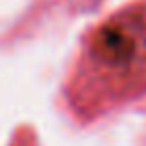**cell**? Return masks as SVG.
I'll return each mask as SVG.
<instances>
[{
    "instance_id": "obj_1",
    "label": "cell",
    "mask_w": 146,
    "mask_h": 146,
    "mask_svg": "<svg viewBox=\"0 0 146 146\" xmlns=\"http://www.w3.org/2000/svg\"><path fill=\"white\" fill-rule=\"evenodd\" d=\"M64 98L80 123L146 98V0L117 9L83 36Z\"/></svg>"
}]
</instances>
